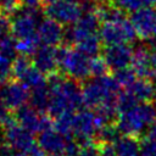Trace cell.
<instances>
[{"instance_id": "1", "label": "cell", "mask_w": 156, "mask_h": 156, "mask_svg": "<svg viewBox=\"0 0 156 156\" xmlns=\"http://www.w3.org/2000/svg\"><path fill=\"white\" fill-rule=\"evenodd\" d=\"M50 95L48 113L52 118L66 112H74L83 105L82 88L78 80L67 77L62 72H55L46 76Z\"/></svg>"}, {"instance_id": "2", "label": "cell", "mask_w": 156, "mask_h": 156, "mask_svg": "<svg viewBox=\"0 0 156 156\" xmlns=\"http://www.w3.org/2000/svg\"><path fill=\"white\" fill-rule=\"evenodd\" d=\"M121 85L113 78V76H105L93 78L84 83L82 87L83 105L87 108L95 110L106 104H117V98Z\"/></svg>"}, {"instance_id": "3", "label": "cell", "mask_w": 156, "mask_h": 156, "mask_svg": "<svg viewBox=\"0 0 156 156\" xmlns=\"http://www.w3.org/2000/svg\"><path fill=\"white\" fill-rule=\"evenodd\" d=\"M156 122V106L151 102H141L130 110L119 112L116 119V126L122 134L140 136L146 128H150Z\"/></svg>"}, {"instance_id": "4", "label": "cell", "mask_w": 156, "mask_h": 156, "mask_svg": "<svg viewBox=\"0 0 156 156\" xmlns=\"http://www.w3.org/2000/svg\"><path fill=\"white\" fill-rule=\"evenodd\" d=\"M58 67L63 74L76 80H85L90 76V62L88 55L72 46H57Z\"/></svg>"}, {"instance_id": "5", "label": "cell", "mask_w": 156, "mask_h": 156, "mask_svg": "<svg viewBox=\"0 0 156 156\" xmlns=\"http://www.w3.org/2000/svg\"><path fill=\"white\" fill-rule=\"evenodd\" d=\"M99 35L105 46L116 44H129L133 43L138 37L136 30L128 17L119 21L102 22L99 29Z\"/></svg>"}, {"instance_id": "6", "label": "cell", "mask_w": 156, "mask_h": 156, "mask_svg": "<svg viewBox=\"0 0 156 156\" xmlns=\"http://www.w3.org/2000/svg\"><path fill=\"white\" fill-rule=\"evenodd\" d=\"M1 128L5 143L11 145L23 155H27L35 146L33 133L21 126L15 119V117H12L7 123L1 126Z\"/></svg>"}, {"instance_id": "7", "label": "cell", "mask_w": 156, "mask_h": 156, "mask_svg": "<svg viewBox=\"0 0 156 156\" xmlns=\"http://www.w3.org/2000/svg\"><path fill=\"white\" fill-rule=\"evenodd\" d=\"M43 11L46 17L67 26L76 23L84 12L82 5L74 0H57L43 7Z\"/></svg>"}, {"instance_id": "8", "label": "cell", "mask_w": 156, "mask_h": 156, "mask_svg": "<svg viewBox=\"0 0 156 156\" xmlns=\"http://www.w3.org/2000/svg\"><path fill=\"white\" fill-rule=\"evenodd\" d=\"M30 98L28 85L18 79L7 80L0 84V100L9 110L16 111L27 104Z\"/></svg>"}, {"instance_id": "9", "label": "cell", "mask_w": 156, "mask_h": 156, "mask_svg": "<svg viewBox=\"0 0 156 156\" xmlns=\"http://www.w3.org/2000/svg\"><path fill=\"white\" fill-rule=\"evenodd\" d=\"M15 119L30 130L32 133H40L48 128L54 127L52 117L49 115H40V112L32 105H23L15 111Z\"/></svg>"}, {"instance_id": "10", "label": "cell", "mask_w": 156, "mask_h": 156, "mask_svg": "<svg viewBox=\"0 0 156 156\" xmlns=\"http://www.w3.org/2000/svg\"><path fill=\"white\" fill-rule=\"evenodd\" d=\"M73 139L66 138L54 127L40 132L38 145L48 154V156H65L67 154L68 144Z\"/></svg>"}, {"instance_id": "11", "label": "cell", "mask_w": 156, "mask_h": 156, "mask_svg": "<svg viewBox=\"0 0 156 156\" xmlns=\"http://www.w3.org/2000/svg\"><path fill=\"white\" fill-rule=\"evenodd\" d=\"M102 57L107 62L111 71H117L128 67L132 63L133 49L128 44L107 45L101 51Z\"/></svg>"}, {"instance_id": "12", "label": "cell", "mask_w": 156, "mask_h": 156, "mask_svg": "<svg viewBox=\"0 0 156 156\" xmlns=\"http://www.w3.org/2000/svg\"><path fill=\"white\" fill-rule=\"evenodd\" d=\"M130 21L139 38L144 40L151 39L155 29V11L150 6H143L132 12Z\"/></svg>"}, {"instance_id": "13", "label": "cell", "mask_w": 156, "mask_h": 156, "mask_svg": "<svg viewBox=\"0 0 156 156\" xmlns=\"http://www.w3.org/2000/svg\"><path fill=\"white\" fill-rule=\"evenodd\" d=\"M63 24L50 17L41 20L37 30L40 43L49 46H58L63 41Z\"/></svg>"}, {"instance_id": "14", "label": "cell", "mask_w": 156, "mask_h": 156, "mask_svg": "<svg viewBox=\"0 0 156 156\" xmlns=\"http://www.w3.org/2000/svg\"><path fill=\"white\" fill-rule=\"evenodd\" d=\"M34 66L43 72L45 76L55 73L58 71V57H57V46L43 45L33 55Z\"/></svg>"}, {"instance_id": "15", "label": "cell", "mask_w": 156, "mask_h": 156, "mask_svg": "<svg viewBox=\"0 0 156 156\" xmlns=\"http://www.w3.org/2000/svg\"><path fill=\"white\" fill-rule=\"evenodd\" d=\"M132 69L135 72V74L140 78H152L155 77L152 66H151V51L149 46H138L133 50V57H132Z\"/></svg>"}, {"instance_id": "16", "label": "cell", "mask_w": 156, "mask_h": 156, "mask_svg": "<svg viewBox=\"0 0 156 156\" xmlns=\"http://www.w3.org/2000/svg\"><path fill=\"white\" fill-rule=\"evenodd\" d=\"M112 144L116 156H140L141 141L139 136L121 134Z\"/></svg>"}, {"instance_id": "17", "label": "cell", "mask_w": 156, "mask_h": 156, "mask_svg": "<svg viewBox=\"0 0 156 156\" xmlns=\"http://www.w3.org/2000/svg\"><path fill=\"white\" fill-rule=\"evenodd\" d=\"M126 90L129 91L140 102L150 101L154 98V85L147 78L136 77L132 82V84L126 88Z\"/></svg>"}, {"instance_id": "18", "label": "cell", "mask_w": 156, "mask_h": 156, "mask_svg": "<svg viewBox=\"0 0 156 156\" xmlns=\"http://www.w3.org/2000/svg\"><path fill=\"white\" fill-rule=\"evenodd\" d=\"M49 85L48 82L45 84L34 87L30 89V105L37 108L39 112H46L48 111V105H49Z\"/></svg>"}, {"instance_id": "19", "label": "cell", "mask_w": 156, "mask_h": 156, "mask_svg": "<svg viewBox=\"0 0 156 156\" xmlns=\"http://www.w3.org/2000/svg\"><path fill=\"white\" fill-rule=\"evenodd\" d=\"M40 39L37 35L30 37V38H26L22 40H17V50L20 54L22 55H27V56H32L34 55V52L39 49L40 46Z\"/></svg>"}, {"instance_id": "20", "label": "cell", "mask_w": 156, "mask_h": 156, "mask_svg": "<svg viewBox=\"0 0 156 156\" xmlns=\"http://www.w3.org/2000/svg\"><path fill=\"white\" fill-rule=\"evenodd\" d=\"M0 52L2 55H5L6 57L13 60L18 52L17 50V40L15 39V37L11 35H6L4 38L0 39Z\"/></svg>"}, {"instance_id": "21", "label": "cell", "mask_w": 156, "mask_h": 156, "mask_svg": "<svg viewBox=\"0 0 156 156\" xmlns=\"http://www.w3.org/2000/svg\"><path fill=\"white\" fill-rule=\"evenodd\" d=\"M110 67L107 65V62L105 61V58L102 56H95L94 58H91L90 62V76L99 78V77H105L108 74Z\"/></svg>"}, {"instance_id": "22", "label": "cell", "mask_w": 156, "mask_h": 156, "mask_svg": "<svg viewBox=\"0 0 156 156\" xmlns=\"http://www.w3.org/2000/svg\"><path fill=\"white\" fill-rule=\"evenodd\" d=\"M135 77H138L135 74V72L132 69V68H122V69H117V71H113V78L117 80V83L123 87V88H127L128 85L132 84V82L135 79Z\"/></svg>"}, {"instance_id": "23", "label": "cell", "mask_w": 156, "mask_h": 156, "mask_svg": "<svg viewBox=\"0 0 156 156\" xmlns=\"http://www.w3.org/2000/svg\"><path fill=\"white\" fill-rule=\"evenodd\" d=\"M138 104H139V101L129 91L126 90V91H121L118 94V98H117L118 113L119 112H123V111H127V110H130L132 107H134Z\"/></svg>"}, {"instance_id": "24", "label": "cell", "mask_w": 156, "mask_h": 156, "mask_svg": "<svg viewBox=\"0 0 156 156\" xmlns=\"http://www.w3.org/2000/svg\"><path fill=\"white\" fill-rule=\"evenodd\" d=\"M12 76V62L11 58L6 57L0 52V84L10 80Z\"/></svg>"}, {"instance_id": "25", "label": "cell", "mask_w": 156, "mask_h": 156, "mask_svg": "<svg viewBox=\"0 0 156 156\" xmlns=\"http://www.w3.org/2000/svg\"><path fill=\"white\" fill-rule=\"evenodd\" d=\"M111 2L126 12H134L138 9L145 6L144 0H111Z\"/></svg>"}, {"instance_id": "26", "label": "cell", "mask_w": 156, "mask_h": 156, "mask_svg": "<svg viewBox=\"0 0 156 156\" xmlns=\"http://www.w3.org/2000/svg\"><path fill=\"white\" fill-rule=\"evenodd\" d=\"M78 156H101L98 143L95 140H90L79 145Z\"/></svg>"}, {"instance_id": "27", "label": "cell", "mask_w": 156, "mask_h": 156, "mask_svg": "<svg viewBox=\"0 0 156 156\" xmlns=\"http://www.w3.org/2000/svg\"><path fill=\"white\" fill-rule=\"evenodd\" d=\"M23 5V0H0V12L9 17Z\"/></svg>"}, {"instance_id": "28", "label": "cell", "mask_w": 156, "mask_h": 156, "mask_svg": "<svg viewBox=\"0 0 156 156\" xmlns=\"http://www.w3.org/2000/svg\"><path fill=\"white\" fill-rule=\"evenodd\" d=\"M140 156H156V143L150 139H144L141 141Z\"/></svg>"}, {"instance_id": "29", "label": "cell", "mask_w": 156, "mask_h": 156, "mask_svg": "<svg viewBox=\"0 0 156 156\" xmlns=\"http://www.w3.org/2000/svg\"><path fill=\"white\" fill-rule=\"evenodd\" d=\"M11 33V18L0 12V39Z\"/></svg>"}, {"instance_id": "30", "label": "cell", "mask_w": 156, "mask_h": 156, "mask_svg": "<svg viewBox=\"0 0 156 156\" xmlns=\"http://www.w3.org/2000/svg\"><path fill=\"white\" fill-rule=\"evenodd\" d=\"M0 156H24V155L18 150H16L15 147H12L11 145L4 143L0 144Z\"/></svg>"}, {"instance_id": "31", "label": "cell", "mask_w": 156, "mask_h": 156, "mask_svg": "<svg viewBox=\"0 0 156 156\" xmlns=\"http://www.w3.org/2000/svg\"><path fill=\"white\" fill-rule=\"evenodd\" d=\"M11 118H12V116L10 115V110L0 100V126H4L5 123H7Z\"/></svg>"}, {"instance_id": "32", "label": "cell", "mask_w": 156, "mask_h": 156, "mask_svg": "<svg viewBox=\"0 0 156 156\" xmlns=\"http://www.w3.org/2000/svg\"><path fill=\"white\" fill-rule=\"evenodd\" d=\"M147 46H149V49L151 51V66H152L154 74L156 77V38H155V40L150 41Z\"/></svg>"}, {"instance_id": "33", "label": "cell", "mask_w": 156, "mask_h": 156, "mask_svg": "<svg viewBox=\"0 0 156 156\" xmlns=\"http://www.w3.org/2000/svg\"><path fill=\"white\" fill-rule=\"evenodd\" d=\"M27 156H48V154L40 147V146H34L28 154Z\"/></svg>"}, {"instance_id": "34", "label": "cell", "mask_w": 156, "mask_h": 156, "mask_svg": "<svg viewBox=\"0 0 156 156\" xmlns=\"http://www.w3.org/2000/svg\"><path fill=\"white\" fill-rule=\"evenodd\" d=\"M23 5L24 6H29V7H35V9L43 7L41 0H23Z\"/></svg>"}, {"instance_id": "35", "label": "cell", "mask_w": 156, "mask_h": 156, "mask_svg": "<svg viewBox=\"0 0 156 156\" xmlns=\"http://www.w3.org/2000/svg\"><path fill=\"white\" fill-rule=\"evenodd\" d=\"M147 139H150V140L156 143V122L149 128V130H147Z\"/></svg>"}, {"instance_id": "36", "label": "cell", "mask_w": 156, "mask_h": 156, "mask_svg": "<svg viewBox=\"0 0 156 156\" xmlns=\"http://www.w3.org/2000/svg\"><path fill=\"white\" fill-rule=\"evenodd\" d=\"M95 4H104V2H108V1H111V0H93Z\"/></svg>"}, {"instance_id": "37", "label": "cell", "mask_w": 156, "mask_h": 156, "mask_svg": "<svg viewBox=\"0 0 156 156\" xmlns=\"http://www.w3.org/2000/svg\"><path fill=\"white\" fill-rule=\"evenodd\" d=\"M154 35L156 38V11H155V29H154Z\"/></svg>"}, {"instance_id": "38", "label": "cell", "mask_w": 156, "mask_h": 156, "mask_svg": "<svg viewBox=\"0 0 156 156\" xmlns=\"http://www.w3.org/2000/svg\"><path fill=\"white\" fill-rule=\"evenodd\" d=\"M154 99H155V101H156V84L154 85Z\"/></svg>"}, {"instance_id": "39", "label": "cell", "mask_w": 156, "mask_h": 156, "mask_svg": "<svg viewBox=\"0 0 156 156\" xmlns=\"http://www.w3.org/2000/svg\"><path fill=\"white\" fill-rule=\"evenodd\" d=\"M65 156H78V154H66Z\"/></svg>"}]
</instances>
